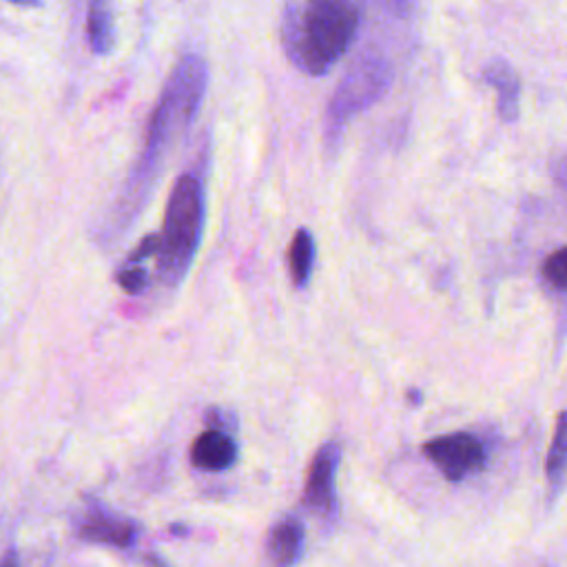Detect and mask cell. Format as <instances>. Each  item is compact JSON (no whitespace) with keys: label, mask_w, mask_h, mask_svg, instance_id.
Instances as JSON below:
<instances>
[{"label":"cell","mask_w":567,"mask_h":567,"mask_svg":"<svg viewBox=\"0 0 567 567\" xmlns=\"http://www.w3.org/2000/svg\"><path fill=\"white\" fill-rule=\"evenodd\" d=\"M567 472V410H563L556 419V430L551 436V445L547 450V461H545V474L549 481L563 478Z\"/></svg>","instance_id":"4fadbf2b"},{"label":"cell","mask_w":567,"mask_h":567,"mask_svg":"<svg viewBox=\"0 0 567 567\" xmlns=\"http://www.w3.org/2000/svg\"><path fill=\"white\" fill-rule=\"evenodd\" d=\"M204 228V190L195 175H182L166 202L164 224L157 233V277L166 286L184 279Z\"/></svg>","instance_id":"3957f363"},{"label":"cell","mask_w":567,"mask_h":567,"mask_svg":"<svg viewBox=\"0 0 567 567\" xmlns=\"http://www.w3.org/2000/svg\"><path fill=\"white\" fill-rule=\"evenodd\" d=\"M206 82L208 69L199 55H184L173 69L148 122L144 153L140 164L131 173L126 199H135L140 204V199L146 195V188L153 182L162 155L195 117L206 91Z\"/></svg>","instance_id":"7a4b0ae2"},{"label":"cell","mask_w":567,"mask_h":567,"mask_svg":"<svg viewBox=\"0 0 567 567\" xmlns=\"http://www.w3.org/2000/svg\"><path fill=\"white\" fill-rule=\"evenodd\" d=\"M361 9L346 0L288 2L279 38L286 58L308 75H323L352 47Z\"/></svg>","instance_id":"6da1fadb"},{"label":"cell","mask_w":567,"mask_h":567,"mask_svg":"<svg viewBox=\"0 0 567 567\" xmlns=\"http://www.w3.org/2000/svg\"><path fill=\"white\" fill-rule=\"evenodd\" d=\"M237 458L235 441L219 427L202 432L190 447V463L206 472L228 470Z\"/></svg>","instance_id":"9c48e42d"},{"label":"cell","mask_w":567,"mask_h":567,"mask_svg":"<svg viewBox=\"0 0 567 567\" xmlns=\"http://www.w3.org/2000/svg\"><path fill=\"white\" fill-rule=\"evenodd\" d=\"M140 527L135 520L117 516L104 507L93 505L78 523V534L89 543L111 545V547H128L135 543Z\"/></svg>","instance_id":"52a82bcc"},{"label":"cell","mask_w":567,"mask_h":567,"mask_svg":"<svg viewBox=\"0 0 567 567\" xmlns=\"http://www.w3.org/2000/svg\"><path fill=\"white\" fill-rule=\"evenodd\" d=\"M543 277L558 290H567V246L556 248L543 261Z\"/></svg>","instance_id":"5bb4252c"},{"label":"cell","mask_w":567,"mask_h":567,"mask_svg":"<svg viewBox=\"0 0 567 567\" xmlns=\"http://www.w3.org/2000/svg\"><path fill=\"white\" fill-rule=\"evenodd\" d=\"M392 64L381 53L359 58L339 80L326 113V128L330 142H337L346 122L374 104L392 82Z\"/></svg>","instance_id":"277c9868"},{"label":"cell","mask_w":567,"mask_h":567,"mask_svg":"<svg viewBox=\"0 0 567 567\" xmlns=\"http://www.w3.org/2000/svg\"><path fill=\"white\" fill-rule=\"evenodd\" d=\"M0 567H16V558H13V554H9V556L0 563Z\"/></svg>","instance_id":"2e32d148"},{"label":"cell","mask_w":567,"mask_h":567,"mask_svg":"<svg viewBox=\"0 0 567 567\" xmlns=\"http://www.w3.org/2000/svg\"><path fill=\"white\" fill-rule=\"evenodd\" d=\"M315 257H317V248H315L312 233L308 228H299L288 248V272L297 288H303L312 277Z\"/></svg>","instance_id":"8fae6325"},{"label":"cell","mask_w":567,"mask_h":567,"mask_svg":"<svg viewBox=\"0 0 567 567\" xmlns=\"http://www.w3.org/2000/svg\"><path fill=\"white\" fill-rule=\"evenodd\" d=\"M117 284L122 286L124 292L137 295V292H142L146 288V272L140 266H124L117 272Z\"/></svg>","instance_id":"9a60e30c"},{"label":"cell","mask_w":567,"mask_h":567,"mask_svg":"<svg viewBox=\"0 0 567 567\" xmlns=\"http://www.w3.org/2000/svg\"><path fill=\"white\" fill-rule=\"evenodd\" d=\"M425 458L439 467L447 481H463L485 467V447L470 432H452L423 443Z\"/></svg>","instance_id":"5b68a950"},{"label":"cell","mask_w":567,"mask_h":567,"mask_svg":"<svg viewBox=\"0 0 567 567\" xmlns=\"http://www.w3.org/2000/svg\"><path fill=\"white\" fill-rule=\"evenodd\" d=\"M483 78L496 89V109L503 122H516L520 113V80L505 60H492Z\"/></svg>","instance_id":"30bf717a"},{"label":"cell","mask_w":567,"mask_h":567,"mask_svg":"<svg viewBox=\"0 0 567 567\" xmlns=\"http://www.w3.org/2000/svg\"><path fill=\"white\" fill-rule=\"evenodd\" d=\"M341 463V447L334 441L323 443L310 463L303 505L315 514L330 518L337 514V470Z\"/></svg>","instance_id":"8992f818"},{"label":"cell","mask_w":567,"mask_h":567,"mask_svg":"<svg viewBox=\"0 0 567 567\" xmlns=\"http://www.w3.org/2000/svg\"><path fill=\"white\" fill-rule=\"evenodd\" d=\"M306 529L297 516L279 518L264 543V565L266 567H292L303 551Z\"/></svg>","instance_id":"ba28073f"},{"label":"cell","mask_w":567,"mask_h":567,"mask_svg":"<svg viewBox=\"0 0 567 567\" xmlns=\"http://www.w3.org/2000/svg\"><path fill=\"white\" fill-rule=\"evenodd\" d=\"M86 38L95 53H109L115 40L113 16L106 4L93 2L86 13Z\"/></svg>","instance_id":"7c38bea8"}]
</instances>
